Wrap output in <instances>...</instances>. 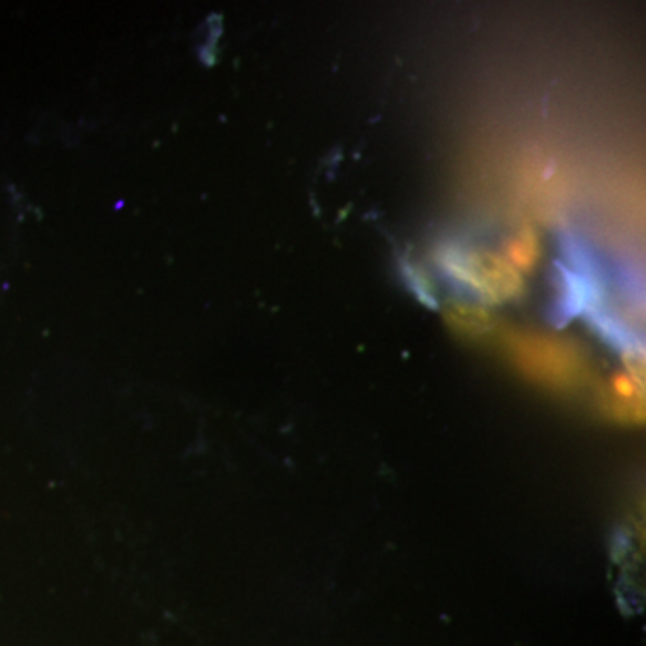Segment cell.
Masks as SVG:
<instances>
[{
    "label": "cell",
    "instance_id": "1",
    "mask_svg": "<svg viewBox=\"0 0 646 646\" xmlns=\"http://www.w3.org/2000/svg\"><path fill=\"white\" fill-rule=\"evenodd\" d=\"M512 352L526 376L547 387L567 388L582 378L581 358L562 341L529 336L515 340Z\"/></svg>",
    "mask_w": 646,
    "mask_h": 646
},
{
    "label": "cell",
    "instance_id": "2",
    "mask_svg": "<svg viewBox=\"0 0 646 646\" xmlns=\"http://www.w3.org/2000/svg\"><path fill=\"white\" fill-rule=\"evenodd\" d=\"M445 265L458 279L469 284L489 303H509L512 298L520 297V293L523 291L520 271L514 266H510L509 260L501 259L498 255L486 254V252L468 255L451 254L445 259Z\"/></svg>",
    "mask_w": 646,
    "mask_h": 646
},
{
    "label": "cell",
    "instance_id": "3",
    "mask_svg": "<svg viewBox=\"0 0 646 646\" xmlns=\"http://www.w3.org/2000/svg\"><path fill=\"white\" fill-rule=\"evenodd\" d=\"M643 384L645 381L634 378L633 373H616L604 397L605 411L608 416L622 422L637 424L645 411Z\"/></svg>",
    "mask_w": 646,
    "mask_h": 646
},
{
    "label": "cell",
    "instance_id": "4",
    "mask_svg": "<svg viewBox=\"0 0 646 646\" xmlns=\"http://www.w3.org/2000/svg\"><path fill=\"white\" fill-rule=\"evenodd\" d=\"M444 318L457 335L465 338H482L495 326L491 312L474 304L449 303L444 309Z\"/></svg>",
    "mask_w": 646,
    "mask_h": 646
},
{
    "label": "cell",
    "instance_id": "5",
    "mask_svg": "<svg viewBox=\"0 0 646 646\" xmlns=\"http://www.w3.org/2000/svg\"><path fill=\"white\" fill-rule=\"evenodd\" d=\"M506 257H509V265L514 266L515 269H526V271L532 269L539 259V243L535 234L526 230L515 237L509 245Z\"/></svg>",
    "mask_w": 646,
    "mask_h": 646
}]
</instances>
